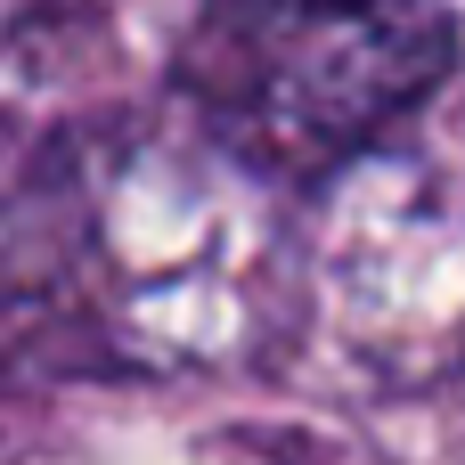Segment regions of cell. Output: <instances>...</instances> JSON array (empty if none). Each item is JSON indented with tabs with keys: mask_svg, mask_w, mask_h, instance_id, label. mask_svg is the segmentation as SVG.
Instances as JSON below:
<instances>
[{
	"mask_svg": "<svg viewBox=\"0 0 465 465\" xmlns=\"http://www.w3.org/2000/svg\"><path fill=\"white\" fill-rule=\"evenodd\" d=\"M441 57L433 0H270L262 90L286 123L351 131L401 106Z\"/></svg>",
	"mask_w": 465,
	"mask_h": 465,
	"instance_id": "cell-1",
	"label": "cell"
}]
</instances>
